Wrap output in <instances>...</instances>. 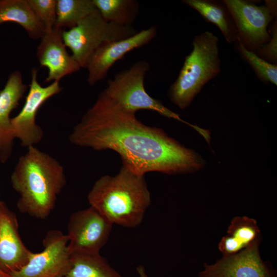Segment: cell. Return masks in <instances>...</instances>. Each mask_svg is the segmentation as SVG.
Instances as JSON below:
<instances>
[{
	"instance_id": "cell-1",
	"label": "cell",
	"mask_w": 277,
	"mask_h": 277,
	"mask_svg": "<svg viewBox=\"0 0 277 277\" xmlns=\"http://www.w3.org/2000/svg\"><path fill=\"white\" fill-rule=\"evenodd\" d=\"M136 112L113 102L101 92L74 127L69 139L95 151L111 150L122 164L142 175L191 173L204 168L206 160L159 128L145 125Z\"/></svg>"
},
{
	"instance_id": "cell-11",
	"label": "cell",
	"mask_w": 277,
	"mask_h": 277,
	"mask_svg": "<svg viewBox=\"0 0 277 277\" xmlns=\"http://www.w3.org/2000/svg\"><path fill=\"white\" fill-rule=\"evenodd\" d=\"M156 33V27L152 26L127 38L102 45L91 55L87 64L89 85L94 86L103 80L117 61L129 52L149 44Z\"/></svg>"
},
{
	"instance_id": "cell-23",
	"label": "cell",
	"mask_w": 277,
	"mask_h": 277,
	"mask_svg": "<svg viewBox=\"0 0 277 277\" xmlns=\"http://www.w3.org/2000/svg\"><path fill=\"white\" fill-rule=\"evenodd\" d=\"M33 12L42 25L45 33L55 27L56 0H27Z\"/></svg>"
},
{
	"instance_id": "cell-13",
	"label": "cell",
	"mask_w": 277,
	"mask_h": 277,
	"mask_svg": "<svg viewBox=\"0 0 277 277\" xmlns=\"http://www.w3.org/2000/svg\"><path fill=\"white\" fill-rule=\"evenodd\" d=\"M32 252L21 240L17 216L3 201L0 202V269L10 274L23 267Z\"/></svg>"
},
{
	"instance_id": "cell-7",
	"label": "cell",
	"mask_w": 277,
	"mask_h": 277,
	"mask_svg": "<svg viewBox=\"0 0 277 277\" xmlns=\"http://www.w3.org/2000/svg\"><path fill=\"white\" fill-rule=\"evenodd\" d=\"M112 226L91 206L71 214L66 234L71 253L100 254L109 238Z\"/></svg>"
},
{
	"instance_id": "cell-6",
	"label": "cell",
	"mask_w": 277,
	"mask_h": 277,
	"mask_svg": "<svg viewBox=\"0 0 277 277\" xmlns=\"http://www.w3.org/2000/svg\"><path fill=\"white\" fill-rule=\"evenodd\" d=\"M138 32L132 26L117 25L106 21L96 10L68 30H62L66 47L81 68H86L93 53L103 44L131 36Z\"/></svg>"
},
{
	"instance_id": "cell-3",
	"label": "cell",
	"mask_w": 277,
	"mask_h": 277,
	"mask_svg": "<svg viewBox=\"0 0 277 277\" xmlns=\"http://www.w3.org/2000/svg\"><path fill=\"white\" fill-rule=\"evenodd\" d=\"M87 199L113 225L128 228L141 224L151 201L145 175L124 164L116 174L97 180Z\"/></svg>"
},
{
	"instance_id": "cell-8",
	"label": "cell",
	"mask_w": 277,
	"mask_h": 277,
	"mask_svg": "<svg viewBox=\"0 0 277 277\" xmlns=\"http://www.w3.org/2000/svg\"><path fill=\"white\" fill-rule=\"evenodd\" d=\"M37 69L32 68L31 82L24 104L20 112L11 118L15 138L18 139L21 145L27 148L38 144L43 137V130L36 124L38 110L49 98L62 90L60 82H52L45 87L41 86L37 81Z\"/></svg>"
},
{
	"instance_id": "cell-9",
	"label": "cell",
	"mask_w": 277,
	"mask_h": 277,
	"mask_svg": "<svg viewBox=\"0 0 277 277\" xmlns=\"http://www.w3.org/2000/svg\"><path fill=\"white\" fill-rule=\"evenodd\" d=\"M66 234L49 230L43 241L44 249L32 253L27 263L9 274L11 277H64L70 263L71 252Z\"/></svg>"
},
{
	"instance_id": "cell-5",
	"label": "cell",
	"mask_w": 277,
	"mask_h": 277,
	"mask_svg": "<svg viewBox=\"0 0 277 277\" xmlns=\"http://www.w3.org/2000/svg\"><path fill=\"white\" fill-rule=\"evenodd\" d=\"M150 68V64L145 60L134 63L110 79L102 93L113 102L129 111L134 112L140 110L153 111L167 118L185 123L199 131L200 127L184 121L178 114L147 92L144 79Z\"/></svg>"
},
{
	"instance_id": "cell-2",
	"label": "cell",
	"mask_w": 277,
	"mask_h": 277,
	"mask_svg": "<svg viewBox=\"0 0 277 277\" xmlns=\"http://www.w3.org/2000/svg\"><path fill=\"white\" fill-rule=\"evenodd\" d=\"M11 182L19 195V211L43 220L54 209L66 178L64 167L57 160L32 146L19 157Z\"/></svg>"
},
{
	"instance_id": "cell-22",
	"label": "cell",
	"mask_w": 277,
	"mask_h": 277,
	"mask_svg": "<svg viewBox=\"0 0 277 277\" xmlns=\"http://www.w3.org/2000/svg\"><path fill=\"white\" fill-rule=\"evenodd\" d=\"M236 48L243 58L250 65L258 78L263 82L277 85V65L263 59L254 52L248 50L239 38Z\"/></svg>"
},
{
	"instance_id": "cell-17",
	"label": "cell",
	"mask_w": 277,
	"mask_h": 277,
	"mask_svg": "<svg viewBox=\"0 0 277 277\" xmlns=\"http://www.w3.org/2000/svg\"><path fill=\"white\" fill-rule=\"evenodd\" d=\"M197 11L207 22L215 25L228 43L236 42L239 36L234 22L223 2L211 0H183Z\"/></svg>"
},
{
	"instance_id": "cell-15",
	"label": "cell",
	"mask_w": 277,
	"mask_h": 277,
	"mask_svg": "<svg viewBox=\"0 0 277 277\" xmlns=\"http://www.w3.org/2000/svg\"><path fill=\"white\" fill-rule=\"evenodd\" d=\"M27 89L22 73L14 71L10 73L0 91V161L6 163L10 157L15 139L10 114L19 105Z\"/></svg>"
},
{
	"instance_id": "cell-18",
	"label": "cell",
	"mask_w": 277,
	"mask_h": 277,
	"mask_svg": "<svg viewBox=\"0 0 277 277\" xmlns=\"http://www.w3.org/2000/svg\"><path fill=\"white\" fill-rule=\"evenodd\" d=\"M8 22L20 25L33 39H41L45 33L27 0H0V25Z\"/></svg>"
},
{
	"instance_id": "cell-26",
	"label": "cell",
	"mask_w": 277,
	"mask_h": 277,
	"mask_svg": "<svg viewBox=\"0 0 277 277\" xmlns=\"http://www.w3.org/2000/svg\"><path fill=\"white\" fill-rule=\"evenodd\" d=\"M136 271L139 277H148L144 267L143 265H139L136 268Z\"/></svg>"
},
{
	"instance_id": "cell-12",
	"label": "cell",
	"mask_w": 277,
	"mask_h": 277,
	"mask_svg": "<svg viewBox=\"0 0 277 277\" xmlns=\"http://www.w3.org/2000/svg\"><path fill=\"white\" fill-rule=\"evenodd\" d=\"M259 244L234 254L223 255L213 264L205 263L199 277H274L261 258Z\"/></svg>"
},
{
	"instance_id": "cell-14",
	"label": "cell",
	"mask_w": 277,
	"mask_h": 277,
	"mask_svg": "<svg viewBox=\"0 0 277 277\" xmlns=\"http://www.w3.org/2000/svg\"><path fill=\"white\" fill-rule=\"evenodd\" d=\"M63 29L55 27L45 32L37 47L36 56L42 66L48 70L45 82L60 81L80 70V66L68 53L63 42Z\"/></svg>"
},
{
	"instance_id": "cell-21",
	"label": "cell",
	"mask_w": 277,
	"mask_h": 277,
	"mask_svg": "<svg viewBox=\"0 0 277 277\" xmlns=\"http://www.w3.org/2000/svg\"><path fill=\"white\" fill-rule=\"evenodd\" d=\"M95 10L92 0H56L55 27L71 28Z\"/></svg>"
},
{
	"instance_id": "cell-20",
	"label": "cell",
	"mask_w": 277,
	"mask_h": 277,
	"mask_svg": "<svg viewBox=\"0 0 277 277\" xmlns=\"http://www.w3.org/2000/svg\"><path fill=\"white\" fill-rule=\"evenodd\" d=\"M102 17L120 26H132L140 12L136 0H92Z\"/></svg>"
},
{
	"instance_id": "cell-25",
	"label": "cell",
	"mask_w": 277,
	"mask_h": 277,
	"mask_svg": "<svg viewBox=\"0 0 277 277\" xmlns=\"http://www.w3.org/2000/svg\"><path fill=\"white\" fill-rule=\"evenodd\" d=\"M276 3V1H265V6L268 8V9L270 10V11L275 17H276L277 14Z\"/></svg>"
},
{
	"instance_id": "cell-28",
	"label": "cell",
	"mask_w": 277,
	"mask_h": 277,
	"mask_svg": "<svg viewBox=\"0 0 277 277\" xmlns=\"http://www.w3.org/2000/svg\"><path fill=\"white\" fill-rule=\"evenodd\" d=\"M1 200H0V202H1Z\"/></svg>"
},
{
	"instance_id": "cell-24",
	"label": "cell",
	"mask_w": 277,
	"mask_h": 277,
	"mask_svg": "<svg viewBox=\"0 0 277 277\" xmlns=\"http://www.w3.org/2000/svg\"><path fill=\"white\" fill-rule=\"evenodd\" d=\"M271 36L269 41L264 44L256 54L267 61L276 64L277 62V22H273L271 28Z\"/></svg>"
},
{
	"instance_id": "cell-4",
	"label": "cell",
	"mask_w": 277,
	"mask_h": 277,
	"mask_svg": "<svg viewBox=\"0 0 277 277\" xmlns=\"http://www.w3.org/2000/svg\"><path fill=\"white\" fill-rule=\"evenodd\" d=\"M219 38L210 31L196 35L179 74L167 95L181 109L189 107L203 87L221 71Z\"/></svg>"
},
{
	"instance_id": "cell-27",
	"label": "cell",
	"mask_w": 277,
	"mask_h": 277,
	"mask_svg": "<svg viewBox=\"0 0 277 277\" xmlns=\"http://www.w3.org/2000/svg\"><path fill=\"white\" fill-rule=\"evenodd\" d=\"M0 277H11V275L0 269Z\"/></svg>"
},
{
	"instance_id": "cell-10",
	"label": "cell",
	"mask_w": 277,
	"mask_h": 277,
	"mask_svg": "<svg viewBox=\"0 0 277 277\" xmlns=\"http://www.w3.org/2000/svg\"><path fill=\"white\" fill-rule=\"evenodd\" d=\"M223 2L232 16L239 39L248 50L256 54L269 41L267 27L275 17L265 5L244 0Z\"/></svg>"
},
{
	"instance_id": "cell-16",
	"label": "cell",
	"mask_w": 277,
	"mask_h": 277,
	"mask_svg": "<svg viewBox=\"0 0 277 277\" xmlns=\"http://www.w3.org/2000/svg\"><path fill=\"white\" fill-rule=\"evenodd\" d=\"M260 230L256 221L247 216L234 217L227 234L222 237L219 249L223 255L234 254L260 242Z\"/></svg>"
},
{
	"instance_id": "cell-19",
	"label": "cell",
	"mask_w": 277,
	"mask_h": 277,
	"mask_svg": "<svg viewBox=\"0 0 277 277\" xmlns=\"http://www.w3.org/2000/svg\"><path fill=\"white\" fill-rule=\"evenodd\" d=\"M64 277H122L100 255L72 253Z\"/></svg>"
}]
</instances>
